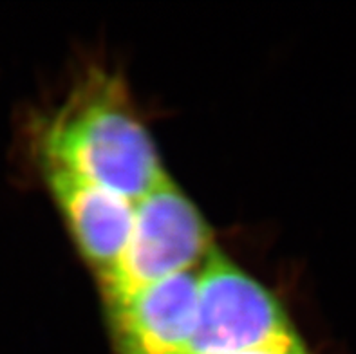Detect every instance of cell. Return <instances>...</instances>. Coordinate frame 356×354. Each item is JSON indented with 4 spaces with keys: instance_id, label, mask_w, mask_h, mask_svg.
<instances>
[{
    "instance_id": "8992f818",
    "label": "cell",
    "mask_w": 356,
    "mask_h": 354,
    "mask_svg": "<svg viewBox=\"0 0 356 354\" xmlns=\"http://www.w3.org/2000/svg\"><path fill=\"white\" fill-rule=\"evenodd\" d=\"M248 354H279V353H248ZM302 354H313L312 351H307V353H302Z\"/></svg>"
},
{
    "instance_id": "5b68a950",
    "label": "cell",
    "mask_w": 356,
    "mask_h": 354,
    "mask_svg": "<svg viewBox=\"0 0 356 354\" xmlns=\"http://www.w3.org/2000/svg\"><path fill=\"white\" fill-rule=\"evenodd\" d=\"M199 269L163 278L107 305L116 354H188Z\"/></svg>"
},
{
    "instance_id": "6da1fadb",
    "label": "cell",
    "mask_w": 356,
    "mask_h": 354,
    "mask_svg": "<svg viewBox=\"0 0 356 354\" xmlns=\"http://www.w3.org/2000/svg\"><path fill=\"white\" fill-rule=\"evenodd\" d=\"M36 159L58 163L136 202L168 177L127 89L96 71L33 132Z\"/></svg>"
},
{
    "instance_id": "3957f363",
    "label": "cell",
    "mask_w": 356,
    "mask_h": 354,
    "mask_svg": "<svg viewBox=\"0 0 356 354\" xmlns=\"http://www.w3.org/2000/svg\"><path fill=\"white\" fill-rule=\"evenodd\" d=\"M216 250L203 214L167 177L134 202L131 235L122 259L99 286L105 305L163 278L197 271Z\"/></svg>"
},
{
    "instance_id": "277c9868",
    "label": "cell",
    "mask_w": 356,
    "mask_h": 354,
    "mask_svg": "<svg viewBox=\"0 0 356 354\" xmlns=\"http://www.w3.org/2000/svg\"><path fill=\"white\" fill-rule=\"evenodd\" d=\"M36 163L72 241L102 286L122 259L131 235L134 202L58 163L47 159Z\"/></svg>"
},
{
    "instance_id": "7a4b0ae2",
    "label": "cell",
    "mask_w": 356,
    "mask_h": 354,
    "mask_svg": "<svg viewBox=\"0 0 356 354\" xmlns=\"http://www.w3.org/2000/svg\"><path fill=\"white\" fill-rule=\"evenodd\" d=\"M306 346L284 305L216 250L199 268L197 320L188 354H302Z\"/></svg>"
}]
</instances>
